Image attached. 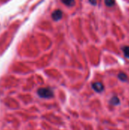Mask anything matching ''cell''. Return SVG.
Segmentation results:
<instances>
[{
  "mask_svg": "<svg viewBox=\"0 0 129 130\" xmlns=\"http://www.w3.org/2000/svg\"><path fill=\"white\" fill-rule=\"evenodd\" d=\"M63 2H64L65 4H67V5H70V4L73 2V0H63Z\"/></svg>",
  "mask_w": 129,
  "mask_h": 130,
  "instance_id": "cell-3",
  "label": "cell"
},
{
  "mask_svg": "<svg viewBox=\"0 0 129 130\" xmlns=\"http://www.w3.org/2000/svg\"><path fill=\"white\" fill-rule=\"evenodd\" d=\"M123 52H124V54L126 57L129 58V47L128 46H125L124 49H123Z\"/></svg>",
  "mask_w": 129,
  "mask_h": 130,
  "instance_id": "cell-1",
  "label": "cell"
},
{
  "mask_svg": "<svg viewBox=\"0 0 129 130\" xmlns=\"http://www.w3.org/2000/svg\"><path fill=\"white\" fill-rule=\"evenodd\" d=\"M106 4L108 5H112L113 4V0H106Z\"/></svg>",
  "mask_w": 129,
  "mask_h": 130,
  "instance_id": "cell-2",
  "label": "cell"
}]
</instances>
